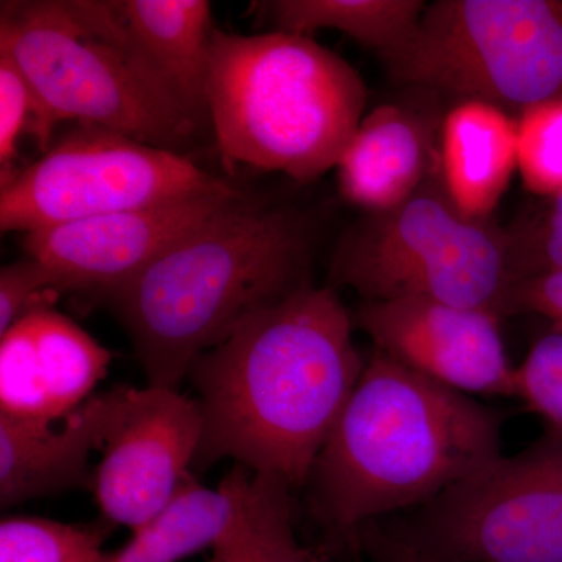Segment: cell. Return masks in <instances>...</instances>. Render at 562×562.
Instances as JSON below:
<instances>
[{
	"label": "cell",
	"instance_id": "83f0119b",
	"mask_svg": "<svg viewBox=\"0 0 562 562\" xmlns=\"http://www.w3.org/2000/svg\"><path fill=\"white\" fill-rule=\"evenodd\" d=\"M357 546L373 562H447L414 549L379 522H369L360 528Z\"/></svg>",
	"mask_w": 562,
	"mask_h": 562
},
{
	"label": "cell",
	"instance_id": "603a6c76",
	"mask_svg": "<svg viewBox=\"0 0 562 562\" xmlns=\"http://www.w3.org/2000/svg\"><path fill=\"white\" fill-rule=\"evenodd\" d=\"M55 127L47 120L24 74L0 52V179L2 187L16 177L14 162L20 151V140L25 133L32 135L40 150L50 149Z\"/></svg>",
	"mask_w": 562,
	"mask_h": 562
},
{
	"label": "cell",
	"instance_id": "30bf717a",
	"mask_svg": "<svg viewBox=\"0 0 562 562\" xmlns=\"http://www.w3.org/2000/svg\"><path fill=\"white\" fill-rule=\"evenodd\" d=\"M202 438L198 398L128 387L94 468L91 491L103 519L135 531L165 512L190 480Z\"/></svg>",
	"mask_w": 562,
	"mask_h": 562
},
{
	"label": "cell",
	"instance_id": "9c48e42d",
	"mask_svg": "<svg viewBox=\"0 0 562 562\" xmlns=\"http://www.w3.org/2000/svg\"><path fill=\"white\" fill-rule=\"evenodd\" d=\"M228 187L179 151L79 124L2 187L0 228L27 235Z\"/></svg>",
	"mask_w": 562,
	"mask_h": 562
},
{
	"label": "cell",
	"instance_id": "4316f807",
	"mask_svg": "<svg viewBox=\"0 0 562 562\" xmlns=\"http://www.w3.org/2000/svg\"><path fill=\"white\" fill-rule=\"evenodd\" d=\"M536 314L562 330V269L512 280L503 297L501 316Z\"/></svg>",
	"mask_w": 562,
	"mask_h": 562
},
{
	"label": "cell",
	"instance_id": "277c9868",
	"mask_svg": "<svg viewBox=\"0 0 562 562\" xmlns=\"http://www.w3.org/2000/svg\"><path fill=\"white\" fill-rule=\"evenodd\" d=\"M206 102L225 171L308 183L338 166L368 90L353 66L313 36L214 29Z\"/></svg>",
	"mask_w": 562,
	"mask_h": 562
},
{
	"label": "cell",
	"instance_id": "9a60e30c",
	"mask_svg": "<svg viewBox=\"0 0 562 562\" xmlns=\"http://www.w3.org/2000/svg\"><path fill=\"white\" fill-rule=\"evenodd\" d=\"M122 40L158 90L198 127L209 121L213 16L205 0H111ZM210 122V121H209Z\"/></svg>",
	"mask_w": 562,
	"mask_h": 562
},
{
	"label": "cell",
	"instance_id": "4fadbf2b",
	"mask_svg": "<svg viewBox=\"0 0 562 562\" xmlns=\"http://www.w3.org/2000/svg\"><path fill=\"white\" fill-rule=\"evenodd\" d=\"M110 351L54 306L35 310L0 336V414L58 422L91 397Z\"/></svg>",
	"mask_w": 562,
	"mask_h": 562
},
{
	"label": "cell",
	"instance_id": "cb8c5ba5",
	"mask_svg": "<svg viewBox=\"0 0 562 562\" xmlns=\"http://www.w3.org/2000/svg\"><path fill=\"white\" fill-rule=\"evenodd\" d=\"M514 397L562 441V330L541 336L514 371Z\"/></svg>",
	"mask_w": 562,
	"mask_h": 562
},
{
	"label": "cell",
	"instance_id": "484cf974",
	"mask_svg": "<svg viewBox=\"0 0 562 562\" xmlns=\"http://www.w3.org/2000/svg\"><path fill=\"white\" fill-rule=\"evenodd\" d=\"M54 277L33 257L3 266L0 271V336L35 310L54 306L58 295Z\"/></svg>",
	"mask_w": 562,
	"mask_h": 562
},
{
	"label": "cell",
	"instance_id": "5bb4252c",
	"mask_svg": "<svg viewBox=\"0 0 562 562\" xmlns=\"http://www.w3.org/2000/svg\"><path fill=\"white\" fill-rule=\"evenodd\" d=\"M128 387L91 395L58 422L16 419L0 414V506L92 487L91 454L101 452Z\"/></svg>",
	"mask_w": 562,
	"mask_h": 562
},
{
	"label": "cell",
	"instance_id": "7a4b0ae2",
	"mask_svg": "<svg viewBox=\"0 0 562 562\" xmlns=\"http://www.w3.org/2000/svg\"><path fill=\"white\" fill-rule=\"evenodd\" d=\"M503 416L373 349L310 473L317 522L358 531L416 509L502 457Z\"/></svg>",
	"mask_w": 562,
	"mask_h": 562
},
{
	"label": "cell",
	"instance_id": "5b68a950",
	"mask_svg": "<svg viewBox=\"0 0 562 562\" xmlns=\"http://www.w3.org/2000/svg\"><path fill=\"white\" fill-rule=\"evenodd\" d=\"M0 52L55 128L74 121L173 151L199 131L133 57L111 0L2 2Z\"/></svg>",
	"mask_w": 562,
	"mask_h": 562
},
{
	"label": "cell",
	"instance_id": "ffe728a7",
	"mask_svg": "<svg viewBox=\"0 0 562 562\" xmlns=\"http://www.w3.org/2000/svg\"><path fill=\"white\" fill-rule=\"evenodd\" d=\"M233 502L224 484L202 486L190 476L165 512L132 531L131 541L102 562H179L213 547L231 522Z\"/></svg>",
	"mask_w": 562,
	"mask_h": 562
},
{
	"label": "cell",
	"instance_id": "7402d4cb",
	"mask_svg": "<svg viewBox=\"0 0 562 562\" xmlns=\"http://www.w3.org/2000/svg\"><path fill=\"white\" fill-rule=\"evenodd\" d=\"M517 171L532 194L550 199L562 190V99L520 111Z\"/></svg>",
	"mask_w": 562,
	"mask_h": 562
},
{
	"label": "cell",
	"instance_id": "3957f363",
	"mask_svg": "<svg viewBox=\"0 0 562 562\" xmlns=\"http://www.w3.org/2000/svg\"><path fill=\"white\" fill-rule=\"evenodd\" d=\"M310 247L297 211L246 194L106 295L150 386L177 390L203 351L312 283Z\"/></svg>",
	"mask_w": 562,
	"mask_h": 562
},
{
	"label": "cell",
	"instance_id": "ac0fdd59",
	"mask_svg": "<svg viewBox=\"0 0 562 562\" xmlns=\"http://www.w3.org/2000/svg\"><path fill=\"white\" fill-rule=\"evenodd\" d=\"M221 484L231 492L232 517L209 562H333L299 542L294 490L281 476L236 464Z\"/></svg>",
	"mask_w": 562,
	"mask_h": 562
},
{
	"label": "cell",
	"instance_id": "8fae6325",
	"mask_svg": "<svg viewBox=\"0 0 562 562\" xmlns=\"http://www.w3.org/2000/svg\"><path fill=\"white\" fill-rule=\"evenodd\" d=\"M235 187L27 233L24 249L61 292L106 295L244 198Z\"/></svg>",
	"mask_w": 562,
	"mask_h": 562
},
{
	"label": "cell",
	"instance_id": "8992f818",
	"mask_svg": "<svg viewBox=\"0 0 562 562\" xmlns=\"http://www.w3.org/2000/svg\"><path fill=\"white\" fill-rule=\"evenodd\" d=\"M395 83L516 106L562 99V0H438L380 55Z\"/></svg>",
	"mask_w": 562,
	"mask_h": 562
},
{
	"label": "cell",
	"instance_id": "e0dca14e",
	"mask_svg": "<svg viewBox=\"0 0 562 562\" xmlns=\"http://www.w3.org/2000/svg\"><path fill=\"white\" fill-rule=\"evenodd\" d=\"M439 161L450 202L487 221L517 169V120L491 103H457L442 121Z\"/></svg>",
	"mask_w": 562,
	"mask_h": 562
},
{
	"label": "cell",
	"instance_id": "ba28073f",
	"mask_svg": "<svg viewBox=\"0 0 562 562\" xmlns=\"http://www.w3.org/2000/svg\"><path fill=\"white\" fill-rule=\"evenodd\" d=\"M384 528L447 562H562V441L543 432Z\"/></svg>",
	"mask_w": 562,
	"mask_h": 562
},
{
	"label": "cell",
	"instance_id": "d6986e66",
	"mask_svg": "<svg viewBox=\"0 0 562 562\" xmlns=\"http://www.w3.org/2000/svg\"><path fill=\"white\" fill-rule=\"evenodd\" d=\"M257 5L276 32L312 36L331 29L379 55L408 38L427 9L424 0H277Z\"/></svg>",
	"mask_w": 562,
	"mask_h": 562
},
{
	"label": "cell",
	"instance_id": "d4e9b609",
	"mask_svg": "<svg viewBox=\"0 0 562 562\" xmlns=\"http://www.w3.org/2000/svg\"><path fill=\"white\" fill-rule=\"evenodd\" d=\"M547 205L508 233L512 280L562 269V190Z\"/></svg>",
	"mask_w": 562,
	"mask_h": 562
},
{
	"label": "cell",
	"instance_id": "52a82bcc",
	"mask_svg": "<svg viewBox=\"0 0 562 562\" xmlns=\"http://www.w3.org/2000/svg\"><path fill=\"white\" fill-rule=\"evenodd\" d=\"M335 286L361 302L428 299L501 316L512 283L508 233L464 216L424 184L409 201L346 233L331 262Z\"/></svg>",
	"mask_w": 562,
	"mask_h": 562
},
{
	"label": "cell",
	"instance_id": "44dd1931",
	"mask_svg": "<svg viewBox=\"0 0 562 562\" xmlns=\"http://www.w3.org/2000/svg\"><path fill=\"white\" fill-rule=\"evenodd\" d=\"M43 517L11 516L0 522V562H102L110 528Z\"/></svg>",
	"mask_w": 562,
	"mask_h": 562
},
{
	"label": "cell",
	"instance_id": "2e32d148",
	"mask_svg": "<svg viewBox=\"0 0 562 562\" xmlns=\"http://www.w3.org/2000/svg\"><path fill=\"white\" fill-rule=\"evenodd\" d=\"M431 132L424 117L395 103L366 114L336 166L342 198L368 213L409 201L430 169Z\"/></svg>",
	"mask_w": 562,
	"mask_h": 562
},
{
	"label": "cell",
	"instance_id": "6da1fadb",
	"mask_svg": "<svg viewBox=\"0 0 562 562\" xmlns=\"http://www.w3.org/2000/svg\"><path fill=\"white\" fill-rule=\"evenodd\" d=\"M330 286L305 284L192 362L203 438L194 468L235 460L305 486L366 361Z\"/></svg>",
	"mask_w": 562,
	"mask_h": 562
},
{
	"label": "cell",
	"instance_id": "7c38bea8",
	"mask_svg": "<svg viewBox=\"0 0 562 562\" xmlns=\"http://www.w3.org/2000/svg\"><path fill=\"white\" fill-rule=\"evenodd\" d=\"M355 327L375 349L465 395L514 397V371L497 314L428 299L361 302Z\"/></svg>",
	"mask_w": 562,
	"mask_h": 562
}]
</instances>
